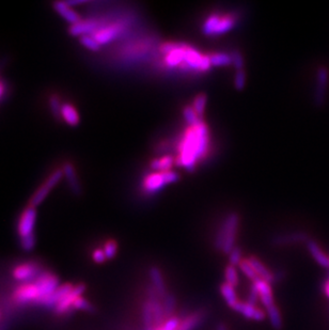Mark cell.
Listing matches in <instances>:
<instances>
[{
  "label": "cell",
  "mask_w": 329,
  "mask_h": 330,
  "mask_svg": "<svg viewBox=\"0 0 329 330\" xmlns=\"http://www.w3.org/2000/svg\"><path fill=\"white\" fill-rule=\"evenodd\" d=\"M210 65L213 66H229L232 64V57L227 54H213L208 56Z\"/></svg>",
  "instance_id": "cell-29"
},
{
  "label": "cell",
  "mask_w": 329,
  "mask_h": 330,
  "mask_svg": "<svg viewBox=\"0 0 329 330\" xmlns=\"http://www.w3.org/2000/svg\"><path fill=\"white\" fill-rule=\"evenodd\" d=\"M0 315H2V314H0Z\"/></svg>",
  "instance_id": "cell-51"
},
{
  "label": "cell",
  "mask_w": 329,
  "mask_h": 330,
  "mask_svg": "<svg viewBox=\"0 0 329 330\" xmlns=\"http://www.w3.org/2000/svg\"><path fill=\"white\" fill-rule=\"evenodd\" d=\"M125 29V26L121 22H115V24H106L102 20L101 28L92 35V37L96 39L100 45L108 44L112 42L118 37H120Z\"/></svg>",
  "instance_id": "cell-8"
},
{
  "label": "cell",
  "mask_w": 329,
  "mask_h": 330,
  "mask_svg": "<svg viewBox=\"0 0 329 330\" xmlns=\"http://www.w3.org/2000/svg\"><path fill=\"white\" fill-rule=\"evenodd\" d=\"M307 249L311 257L314 259L317 264L321 265L322 267L328 268L329 267V258L323 252V250L319 246L315 241L309 240L307 243Z\"/></svg>",
  "instance_id": "cell-20"
},
{
  "label": "cell",
  "mask_w": 329,
  "mask_h": 330,
  "mask_svg": "<svg viewBox=\"0 0 329 330\" xmlns=\"http://www.w3.org/2000/svg\"><path fill=\"white\" fill-rule=\"evenodd\" d=\"M258 299H260V294H258V291H257L256 287L252 283L251 287H250L248 298H247V303H249V304L255 307V304L257 303Z\"/></svg>",
  "instance_id": "cell-44"
},
{
  "label": "cell",
  "mask_w": 329,
  "mask_h": 330,
  "mask_svg": "<svg viewBox=\"0 0 329 330\" xmlns=\"http://www.w3.org/2000/svg\"><path fill=\"white\" fill-rule=\"evenodd\" d=\"M216 330H228V329H227V326L225 324H223V323H219L216 326Z\"/></svg>",
  "instance_id": "cell-48"
},
{
  "label": "cell",
  "mask_w": 329,
  "mask_h": 330,
  "mask_svg": "<svg viewBox=\"0 0 329 330\" xmlns=\"http://www.w3.org/2000/svg\"><path fill=\"white\" fill-rule=\"evenodd\" d=\"M249 261V263L251 264V266L253 267V269L255 270L256 275L258 276V278L264 280L265 282L272 284L274 283V275H273V271H270L262 262L258 260L255 257H250L249 259H247Z\"/></svg>",
  "instance_id": "cell-21"
},
{
  "label": "cell",
  "mask_w": 329,
  "mask_h": 330,
  "mask_svg": "<svg viewBox=\"0 0 329 330\" xmlns=\"http://www.w3.org/2000/svg\"><path fill=\"white\" fill-rule=\"evenodd\" d=\"M86 291V286L85 284H77L76 287H74L73 291L70 292L65 298H63L60 302H59L56 307H55V311L57 314H65L67 312H69L70 310L73 309V303L75 302V300L80 297Z\"/></svg>",
  "instance_id": "cell-12"
},
{
  "label": "cell",
  "mask_w": 329,
  "mask_h": 330,
  "mask_svg": "<svg viewBox=\"0 0 329 330\" xmlns=\"http://www.w3.org/2000/svg\"><path fill=\"white\" fill-rule=\"evenodd\" d=\"M273 275H274V283H280L286 279L287 272L284 269H277L273 271Z\"/></svg>",
  "instance_id": "cell-46"
},
{
  "label": "cell",
  "mask_w": 329,
  "mask_h": 330,
  "mask_svg": "<svg viewBox=\"0 0 329 330\" xmlns=\"http://www.w3.org/2000/svg\"><path fill=\"white\" fill-rule=\"evenodd\" d=\"M174 165V159L171 155L163 156L158 159H154L151 163V169L156 172H167L170 171V169Z\"/></svg>",
  "instance_id": "cell-25"
},
{
  "label": "cell",
  "mask_w": 329,
  "mask_h": 330,
  "mask_svg": "<svg viewBox=\"0 0 329 330\" xmlns=\"http://www.w3.org/2000/svg\"><path fill=\"white\" fill-rule=\"evenodd\" d=\"M206 101H207V96L205 93H201L196 96V98L194 99V110L196 111L197 115L199 117H202L204 110H205V106H206Z\"/></svg>",
  "instance_id": "cell-33"
},
{
  "label": "cell",
  "mask_w": 329,
  "mask_h": 330,
  "mask_svg": "<svg viewBox=\"0 0 329 330\" xmlns=\"http://www.w3.org/2000/svg\"><path fill=\"white\" fill-rule=\"evenodd\" d=\"M156 330H162V329H161V327H159V328H156Z\"/></svg>",
  "instance_id": "cell-50"
},
{
  "label": "cell",
  "mask_w": 329,
  "mask_h": 330,
  "mask_svg": "<svg viewBox=\"0 0 329 330\" xmlns=\"http://www.w3.org/2000/svg\"><path fill=\"white\" fill-rule=\"evenodd\" d=\"M220 293L230 308H232V307L239 301L237 297V293H235V288L230 286L227 282H223L220 286Z\"/></svg>",
  "instance_id": "cell-27"
},
{
  "label": "cell",
  "mask_w": 329,
  "mask_h": 330,
  "mask_svg": "<svg viewBox=\"0 0 329 330\" xmlns=\"http://www.w3.org/2000/svg\"><path fill=\"white\" fill-rule=\"evenodd\" d=\"M35 243H37V241H35L34 234L29 235L27 237L20 238V246L24 250H25V251H31V250L35 246Z\"/></svg>",
  "instance_id": "cell-42"
},
{
  "label": "cell",
  "mask_w": 329,
  "mask_h": 330,
  "mask_svg": "<svg viewBox=\"0 0 329 330\" xmlns=\"http://www.w3.org/2000/svg\"><path fill=\"white\" fill-rule=\"evenodd\" d=\"M116 251H118V244L115 241L110 240L105 244L104 252H105V256H106V258H107V260L113 259L116 255Z\"/></svg>",
  "instance_id": "cell-39"
},
{
  "label": "cell",
  "mask_w": 329,
  "mask_h": 330,
  "mask_svg": "<svg viewBox=\"0 0 329 330\" xmlns=\"http://www.w3.org/2000/svg\"><path fill=\"white\" fill-rule=\"evenodd\" d=\"M62 177H63L62 169H57L54 172H52L50 176L46 179L44 183L41 184V186L34 191L29 201V206L33 208H37L38 206H40V204L46 199V197L49 196L51 190L61 181Z\"/></svg>",
  "instance_id": "cell-3"
},
{
  "label": "cell",
  "mask_w": 329,
  "mask_h": 330,
  "mask_svg": "<svg viewBox=\"0 0 329 330\" xmlns=\"http://www.w3.org/2000/svg\"><path fill=\"white\" fill-rule=\"evenodd\" d=\"M183 117L187 124L190 125V128H195L198 124L201 123L202 121L200 120V117L197 115L196 111L192 106H185L183 109Z\"/></svg>",
  "instance_id": "cell-30"
},
{
  "label": "cell",
  "mask_w": 329,
  "mask_h": 330,
  "mask_svg": "<svg viewBox=\"0 0 329 330\" xmlns=\"http://www.w3.org/2000/svg\"><path fill=\"white\" fill-rule=\"evenodd\" d=\"M79 42L85 46L87 49L92 50V52H99L101 49V45L100 43L94 39L92 36H82L79 38Z\"/></svg>",
  "instance_id": "cell-35"
},
{
  "label": "cell",
  "mask_w": 329,
  "mask_h": 330,
  "mask_svg": "<svg viewBox=\"0 0 329 330\" xmlns=\"http://www.w3.org/2000/svg\"><path fill=\"white\" fill-rule=\"evenodd\" d=\"M235 26V17L232 15L220 16L213 14L205 20L202 31L205 36H220L229 32Z\"/></svg>",
  "instance_id": "cell-2"
},
{
  "label": "cell",
  "mask_w": 329,
  "mask_h": 330,
  "mask_svg": "<svg viewBox=\"0 0 329 330\" xmlns=\"http://www.w3.org/2000/svg\"><path fill=\"white\" fill-rule=\"evenodd\" d=\"M60 118L63 119V121L68 124L69 126H77L80 122V117L76 108L70 105V104H63L61 108Z\"/></svg>",
  "instance_id": "cell-24"
},
{
  "label": "cell",
  "mask_w": 329,
  "mask_h": 330,
  "mask_svg": "<svg viewBox=\"0 0 329 330\" xmlns=\"http://www.w3.org/2000/svg\"><path fill=\"white\" fill-rule=\"evenodd\" d=\"M180 180V175L174 171H167V172H156L149 175L146 180L144 186L147 191L151 193H155L161 190L165 186L175 183Z\"/></svg>",
  "instance_id": "cell-5"
},
{
  "label": "cell",
  "mask_w": 329,
  "mask_h": 330,
  "mask_svg": "<svg viewBox=\"0 0 329 330\" xmlns=\"http://www.w3.org/2000/svg\"><path fill=\"white\" fill-rule=\"evenodd\" d=\"M73 289H74V286H72L70 283H64L62 286H59V288L54 292L50 299L47 300L45 306L47 308H55L59 302H60L63 298H65L66 296L73 291Z\"/></svg>",
  "instance_id": "cell-22"
},
{
  "label": "cell",
  "mask_w": 329,
  "mask_h": 330,
  "mask_svg": "<svg viewBox=\"0 0 329 330\" xmlns=\"http://www.w3.org/2000/svg\"><path fill=\"white\" fill-rule=\"evenodd\" d=\"M39 267L37 264L33 263H22L16 266L13 269V277L17 281H22L24 283H27V281L33 279L34 277H39Z\"/></svg>",
  "instance_id": "cell-15"
},
{
  "label": "cell",
  "mask_w": 329,
  "mask_h": 330,
  "mask_svg": "<svg viewBox=\"0 0 329 330\" xmlns=\"http://www.w3.org/2000/svg\"><path fill=\"white\" fill-rule=\"evenodd\" d=\"M149 276H150L153 288L156 290L157 294L159 295L160 299L162 300L165 297H166V295L168 294V291H167L166 283H165V280H163V277H162L160 269L158 267H156V266L150 267Z\"/></svg>",
  "instance_id": "cell-18"
},
{
  "label": "cell",
  "mask_w": 329,
  "mask_h": 330,
  "mask_svg": "<svg viewBox=\"0 0 329 330\" xmlns=\"http://www.w3.org/2000/svg\"><path fill=\"white\" fill-rule=\"evenodd\" d=\"M239 267H240V269H241V271L243 272V274L247 278H249L252 282H255V281H257L258 279H260V278H258V276L256 275V272L253 269V267L251 266V264L249 263L248 260H243L240 263Z\"/></svg>",
  "instance_id": "cell-32"
},
{
  "label": "cell",
  "mask_w": 329,
  "mask_h": 330,
  "mask_svg": "<svg viewBox=\"0 0 329 330\" xmlns=\"http://www.w3.org/2000/svg\"><path fill=\"white\" fill-rule=\"evenodd\" d=\"M62 171H63V175L66 179L67 184L74 195L76 196L81 195V185L79 183V180L73 164L65 163L62 167Z\"/></svg>",
  "instance_id": "cell-19"
},
{
  "label": "cell",
  "mask_w": 329,
  "mask_h": 330,
  "mask_svg": "<svg viewBox=\"0 0 329 330\" xmlns=\"http://www.w3.org/2000/svg\"><path fill=\"white\" fill-rule=\"evenodd\" d=\"M180 324H181L180 317L179 316H176V317L173 316V317L169 318V320H167L166 322H165V324L161 326V329L162 330H178Z\"/></svg>",
  "instance_id": "cell-43"
},
{
  "label": "cell",
  "mask_w": 329,
  "mask_h": 330,
  "mask_svg": "<svg viewBox=\"0 0 329 330\" xmlns=\"http://www.w3.org/2000/svg\"><path fill=\"white\" fill-rule=\"evenodd\" d=\"M145 330H156V327H150V328H145Z\"/></svg>",
  "instance_id": "cell-49"
},
{
  "label": "cell",
  "mask_w": 329,
  "mask_h": 330,
  "mask_svg": "<svg viewBox=\"0 0 329 330\" xmlns=\"http://www.w3.org/2000/svg\"><path fill=\"white\" fill-rule=\"evenodd\" d=\"M62 103L61 100L59 99L57 95H52L50 98V107L52 112L54 113V116L59 119L60 118V113H61V108H62Z\"/></svg>",
  "instance_id": "cell-37"
},
{
  "label": "cell",
  "mask_w": 329,
  "mask_h": 330,
  "mask_svg": "<svg viewBox=\"0 0 329 330\" xmlns=\"http://www.w3.org/2000/svg\"><path fill=\"white\" fill-rule=\"evenodd\" d=\"M162 307H163V311H165V316L166 318H171L173 317L174 311H175V307H176V299H175V296L171 293H168L166 295V297H165L162 300Z\"/></svg>",
  "instance_id": "cell-28"
},
{
  "label": "cell",
  "mask_w": 329,
  "mask_h": 330,
  "mask_svg": "<svg viewBox=\"0 0 329 330\" xmlns=\"http://www.w3.org/2000/svg\"><path fill=\"white\" fill-rule=\"evenodd\" d=\"M239 223L240 216L238 213H231L226 220L222 222L223 226H225V245H223L222 252L225 255H229L235 247V238H237Z\"/></svg>",
  "instance_id": "cell-6"
},
{
  "label": "cell",
  "mask_w": 329,
  "mask_h": 330,
  "mask_svg": "<svg viewBox=\"0 0 329 330\" xmlns=\"http://www.w3.org/2000/svg\"><path fill=\"white\" fill-rule=\"evenodd\" d=\"M35 221H37V210L31 206H28L21 212L17 223V233L19 238L33 234Z\"/></svg>",
  "instance_id": "cell-9"
},
{
  "label": "cell",
  "mask_w": 329,
  "mask_h": 330,
  "mask_svg": "<svg viewBox=\"0 0 329 330\" xmlns=\"http://www.w3.org/2000/svg\"><path fill=\"white\" fill-rule=\"evenodd\" d=\"M232 310L237 311L239 313H241L243 316H245L246 318H248V320H253V321H263L265 318V313L257 309L256 307L251 306L247 302H242V301H238L235 303L232 308Z\"/></svg>",
  "instance_id": "cell-14"
},
{
  "label": "cell",
  "mask_w": 329,
  "mask_h": 330,
  "mask_svg": "<svg viewBox=\"0 0 329 330\" xmlns=\"http://www.w3.org/2000/svg\"><path fill=\"white\" fill-rule=\"evenodd\" d=\"M232 64L234 65L237 71H242L244 70V57L240 50H234L232 53Z\"/></svg>",
  "instance_id": "cell-41"
},
{
  "label": "cell",
  "mask_w": 329,
  "mask_h": 330,
  "mask_svg": "<svg viewBox=\"0 0 329 330\" xmlns=\"http://www.w3.org/2000/svg\"><path fill=\"white\" fill-rule=\"evenodd\" d=\"M149 302L152 306L153 317H154V326L156 328H159L165 324V320H166L161 299H157V300H154V301H149Z\"/></svg>",
  "instance_id": "cell-26"
},
{
  "label": "cell",
  "mask_w": 329,
  "mask_h": 330,
  "mask_svg": "<svg viewBox=\"0 0 329 330\" xmlns=\"http://www.w3.org/2000/svg\"><path fill=\"white\" fill-rule=\"evenodd\" d=\"M310 238L308 234L304 232H295V233H288V234H279L274 236L270 240V245L274 247H284L293 244H300L307 243Z\"/></svg>",
  "instance_id": "cell-11"
},
{
  "label": "cell",
  "mask_w": 329,
  "mask_h": 330,
  "mask_svg": "<svg viewBox=\"0 0 329 330\" xmlns=\"http://www.w3.org/2000/svg\"><path fill=\"white\" fill-rule=\"evenodd\" d=\"M225 278H226V282L230 286H232L233 288L238 287L239 286V275H238V270L234 266L232 265H228L225 269Z\"/></svg>",
  "instance_id": "cell-34"
},
{
  "label": "cell",
  "mask_w": 329,
  "mask_h": 330,
  "mask_svg": "<svg viewBox=\"0 0 329 330\" xmlns=\"http://www.w3.org/2000/svg\"><path fill=\"white\" fill-rule=\"evenodd\" d=\"M208 315V310L202 308L191 313L181 322L178 330H195L201 326Z\"/></svg>",
  "instance_id": "cell-13"
},
{
  "label": "cell",
  "mask_w": 329,
  "mask_h": 330,
  "mask_svg": "<svg viewBox=\"0 0 329 330\" xmlns=\"http://www.w3.org/2000/svg\"><path fill=\"white\" fill-rule=\"evenodd\" d=\"M208 149V129L202 121L195 128H190L185 134L180 145V157L178 165L194 171L196 162L201 158Z\"/></svg>",
  "instance_id": "cell-1"
},
{
  "label": "cell",
  "mask_w": 329,
  "mask_h": 330,
  "mask_svg": "<svg viewBox=\"0 0 329 330\" xmlns=\"http://www.w3.org/2000/svg\"><path fill=\"white\" fill-rule=\"evenodd\" d=\"M254 286L256 287L258 294H260V300L263 303L264 308L266 311L273 309L274 307H276V303L274 301V296H273V291L270 284L265 282L262 279H258L255 282H252Z\"/></svg>",
  "instance_id": "cell-16"
},
{
  "label": "cell",
  "mask_w": 329,
  "mask_h": 330,
  "mask_svg": "<svg viewBox=\"0 0 329 330\" xmlns=\"http://www.w3.org/2000/svg\"><path fill=\"white\" fill-rule=\"evenodd\" d=\"M35 283L40 289L41 302L40 304L45 306L47 300L50 299L54 292L59 288V279L51 272H41L38 278H35Z\"/></svg>",
  "instance_id": "cell-7"
},
{
  "label": "cell",
  "mask_w": 329,
  "mask_h": 330,
  "mask_svg": "<svg viewBox=\"0 0 329 330\" xmlns=\"http://www.w3.org/2000/svg\"><path fill=\"white\" fill-rule=\"evenodd\" d=\"M143 323L145 328L155 327L154 326V317H153V311L151 303L146 300L143 304Z\"/></svg>",
  "instance_id": "cell-31"
},
{
  "label": "cell",
  "mask_w": 329,
  "mask_h": 330,
  "mask_svg": "<svg viewBox=\"0 0 329 330\" xmlns=\"http://www.w3.org/2000/svg\"><path fill=\"white\" fill-rule=\"evenodd\" d=\"M73 309L84 310V311H87V312L94 311L93 306L87 299H85L84 297H82V296H80V297H78L75 300V302L73 303Z\"/></svg>",
  "instance_id": "cell-38"
},
{
  "label": "cell",
  "mask_w": 329,
  "mask_h": 330,
  "mask_svg": "<svg viewBox=\"0 0 329 330\" xmlns=\"http://www.w3.org/2000/svg\"><path fill=\"white\" fill-rule=\"evenodd\" d=\"M92 259L98 264H102V263H104L106 260H107V258H106V256H105L104 249H96V250H94L93 253H92Z\"/></svg>",
  "instance_id": "cell-45"
},
{
  "label": "cell",
  "mask_w": 329,
  "mask_h": 330,
  "mask_svg": "<svg viewBox=\"0 0 329 330\" xmlns=\"http://www.w3.org/2000/svg\"><path fill=\"white\" fill-rule=\"evenodd\" d=\"M328 78L329 72L325 66L319 67L316 72V82H315V90H314V101L316 106L321 107L326 99V91L328 86Z\"/></svg>",
  "instance_id": "cell-10"
},
{
  "label": "cell",
  "mask_w": 329,
  "mask_h": 330,
  "mask_svg": "<svg viewBox=\"0 0 329 330\" xmlns=\"http://www.w3.org/2000/svg\"><path fill=\"white\" fill-rule=\"evenodd\" d=\"M246 86V73L244 70L237 71L234 76V88L238 91H243Z\"/></svg>",
  "instance_id": "cell-40"
},
{
  "label": "cell",
  "mask_w": 329,
  "mask_h": 330,
  "mask_svg": "<svg viewBox=\"0 0 329 330\" xmlns=\"http://www.w3.org/2000/svg\"><path fill=\"white\" fill-rule=\"evenodd\" d=\"M6 93V86L4 84V82L0 79V100L4 98V95Z\"/></svg>",
  "instance_id": "cell-47"
},
{
  "label": "cell",
  "mask_w": 329,
  "mask_h": 330,
  "mask_svg": "<svg viewBox=\"0 0 329 330\" xmlns=\"http://www.w3.org/2000/svg\"><path fill=\"white\" fill-rule=\"evenodd\" d=\"M13 300L18 304L39 303L41 302L40 289L35 282L22 283L15 290Z\"/></svg>",
  "instance_id": "cell-4"
},
{
  "label": "cell",
  "mask_w": 329,
  "mask_h": 330,
  "mask_svg": "<svg viewBox=\"0 0 329 330\" xmlns=\"http://www.w3.org/2000/svg\"><path fill=\"white\" fill-rule=\"evenodd\" d=\"M228 256H229V265H232L234 267L239 266L241 262L243 261V252L241 247L239 246H235Z\"/></svg>",
  "instance_id": "cell-36"
},
{
  "label": "cell",
  "mask_w": 329,
  "mask_h": 330,
  "mask_svg": "<svg viewBox=\"0 0 329 330\" xmlns=\"http://www.w3.org/2000/svg\"><path fill=\"white\" fill-rule=\"evenodd\" d=\"M53 7L59 15H60L65 21L69 22L70 26L76 25L79 21H81L80 15L72 7H70V5H68V3L57 2L53 5Z\"/></svg>",
  "instance_id": "cell-17"
},
{
  "label": "cell",
  "mask_w": 329,
  "mask_h": 330,
  "mask_svg": "<svg viewBox=\"0 0 329 330\" xmlns=\"http://www.w3.org/2000/svg\"><path fill=\"white\" fill-rule=\"evenodd\" d=\"M187 47L188 45L184 43H179L178 47L170 54L166 55V59H165V61H166L167 65L173 67V66H178L180 63H182L185 60V54H186Z\"/></svg>",
  "instance_id": "cell-23"
}]
</instances>
